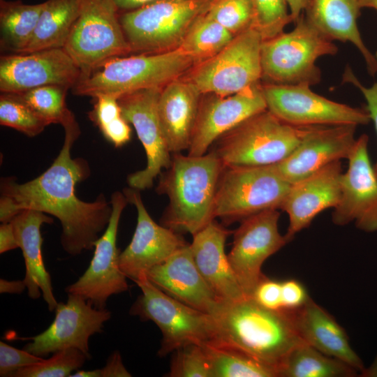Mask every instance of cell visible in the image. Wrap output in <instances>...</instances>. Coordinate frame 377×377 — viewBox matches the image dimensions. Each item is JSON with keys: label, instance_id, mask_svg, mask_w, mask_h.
Returning a JSON list of instances; mask_svg holds the SVG:
<instances>
[{"label": "cell", "instance_id": "obj_41", "mask_svg": "<svg viewBox=\"0 0 377 377\" xmlns=\"http://www.w3.org/2000/svg\"><path fill=\"white\" fill-rule=\"evenodd\" d=\"M44 357L34 355L0 341V376L11 377L18 369L40 362Z\"/></svg>", "mask_w": 377, "mask_h": 377}, {"label": "cell", "instance_id": "obj_18", "mask_svg": "<svg viewBox=\"0 0 377 377\" xmlns=\"http://www.w3.org/2000/svg\"><path fill=\"white\" fill-rule=\"evenodd\" d=\"M369 137L361 135L348 157L347 171L341 179V195L333 208L332 222L345 226L353 222L364 232L377 231V176L368 151Z\"/></svg>", "mask_w": 377, "mask_h": 377}, {"label": "cell", "instance_id": "obj_11", "mask_svg": "<svg viewBox=\"0 0 377 377\" xmlns=\"http://www.w3.org/2000/svg\"><path fill=\"white\" fill-rule=\"evenodd\" d=\"M263 41L253 27L243 31L218 54L196 65L188 80L202 94L227 96L244 90L262 77Z\"/></svg>", "mask_w": 377, "mask_h": 377}, {"label": "cell", "instance_id": "obj_15", "mask_svg": "<svg viewBox=\"0 0 377 377\" xmlns=\"http://www.w3.org/2000/svg\"><path fill=\"white\" fill-rule=\"evenodd\" d=\"M162 89L138 90L118 98L122 115L133 126L147 156L146 167L127 177L129 186L139 191L151 188L154 179L172 162L157 110Z\"/></svg>", "mask_w": 377, "mask_h": 377}, {"label": "cell", "instance_id": "obj_5", "mask_svg": "<svg viewBox=\"0 0 377 377\" xmlns=\"http://www.w3.org/2000/svg\"><path fill=\"white\" fill-rule=\"evenodd\" d=\"M311 126L287 124L266 109L221 136L213 151L228 166L272 165L286 158Z\"/></svg>", "mask_w": 377, "mask_h": 377}, {"label": "cell", "instance_id": "obj_40", "mask_svg": "<svg viewBox=\"0 0 377 377\" xmlns=\"http://www.w3.org/2000/svg\"><path fill=\"white\" fill-rule=\"evenodd\" d=\"M170 377H211L209 364L203 345L190 343L175 350Z\"/></svg>", "mask_w": 377, "mask_h": 377}, {"label": "cell", "instance_id": "obj_14", "mask_svg": "<svg viewBox=\"0 0 377 377\" xmlns=\"http://www.w3.org/2000/svg\"><path fill=\"white\" fill-rule=\"evenodd\" d=\"M112 211L110 222L94 244V253L84 274L65 289L68 294L79 295L98 309H105L112 295L128 290L126 276L119 266V251L117 246L119 223L128 202L124 193L116 191L110 200Z\"/></svg>", "mask_w": 377, "mask_h": 377}, {"label": "cell", "instance_id": "obj_25", "mask_svg": "<svg viewBox=\"0 0 377 377\" xmlns=\"http://www.w3.org/2000/svg\"><path fill=\"white\" fill-rule=\"evenodd\" d=\"M202 95L189 80L179 78L162 89L157 110L171 153L188 149Z\"/></svg>", "mask_w": 377, "mask_h": 377}, {"label": "cell", "instance_id": "obj_52", "mask_svg": "<svg viewBox=\"0 0 377 377\" xmlns=\"http://www.w3.org/2000/svg\"><path fill=\"white\" fill-rule=\"evenodd\" d=\"M362 8H371L377 10V0H358Z\"/></svg>", "mask_w": 377, "mask_h": 377}, {"label": "cell", "instance_id": "obj_24", "mask_svg": "<svg viewBox=\"0 0 377 377\" xmlns=\"http://www.w3.org/2000/svg\"><path fill=\"white\" fill-rule=\"evenodd\" d=\"M232 232L214 219L193 236L190 244L200 273L221 302L235 301L246 296L225 252L226 239Z\"/></svg>", "mask_w": 377, "mask_h": 377}, {"label": "cell", "instance_id": "obj_29", "mask_svg": "<svg viewBox=\"0 0 377 377\" xmlns=\"http://www.w3.org/2000/svg\"><path fill=\"white\" fill-rule=\"evenodd\" d=\"M83 0H47L34 34L22 53L63 48Z\"/></svg>", "mask_w": 377, "mask_h": 377}, {"label": "cell", "instance_id": "obj_9", "mask_svg": "<svg viewBox=\"0 0 377 377\" xmlns=\"http://www.w3.org/2000/svg\"><path fill=\"white\" fill-rule=\"evenodd\" d=\"M291 184L273 165H225L217 185L214 216L230 224L267 209H280Z\"/></svg>", "mask_w": 377, "mask_h": 377}, {"label": "cell", "instance_id": "obj_34", "mask_svg": "<svg viewBox=\"0 0 377 377\" xmlns=\"http://www.w3.org/2000/svg\"><path fill=\"white\" fill-rule=\"evenodd\" d=\"M93 99V108L88 112V117L103 137L117 148L128 143L131 137V128L122 115L118 98L100 94Z\"/></svg>", "mask_w": 377, "mask_h": 377}, {"label": "cell", "instance_id": "obj_43", "mask_svg": "<svg viewBox=\"0 0 377 377\" xmlns=\"http://www.w3.org/2000/svg\"><path fill=\"white\" fill-rule=\"evenodd\" d=\"M281 298L283 309L295 311L303 306L310 297L300 281L287 279L281 281Z\"/></svg>", "mask_w": 377, "mask_h": 377}, {"label": "cell", "instance_id": "obj_48", "mask_svg": "<svg viewBox=\"0 0 377 377\" xmlns=\"http://www.w3.org/2000/svg\"><path fill=\"white\" fill-rule=\"evenodd\" d=\"M26 288L27 286L24 280L8 281L4 279H0L1 293L20 294Z\"/></svg>", "mask_w": 377, "mask_h": 377}, {"label": "cell", "instance_id": "obj_33", "mask_svg": "<svg viewBox=\"0 0 377 377\" xmlns=\"http://www.w3.org/2000/svg\"><path fill=\"white\" fill-rule=\"evenodd\" d=\"M235 36L205 13L194 22L179 47L198 65L221 52Z\"/></svg>", "mask_w": 377, "mask_h": 377}, {"label": "cell", "instance_id": "obj_36", "mask_svg": "<svg viewBox=\"0 0 377 377\" xmlns=\"http://www.w3.org/2000/svg\"><path fill=\"white\" fill-rule=\"evenodd\" d=\"M0 124L29 137L41 133L49 123L15 94L1 93Z\"/></svg>", "mask_w": 377, "mask_h": 377}, {"label": "cell", "instance_id": "obj_16", "mask_svg": "<svg viewBox=\"0 0 377 377\" xmlns=\"http://www.w3.org/2000/svg\"><path fill=\"white\" fill-rule=\"evenodd\" d=\"M52 324L30 338L23 349L41 357L68 348L79 349L89 357V339L102 331L111 312L98 309L83 297L68 294L66 302H59Z\"/></svg>", "mask_w": 377, "mask_h": 377}, {"label": "cell", "instance_id": "obj_7", "mask_svg": "<svg viewBox=\"0 0 377 377\" xmlns=\"http://www.w3.org/2000/svg\"><path fill=\"white\" fill-rule=\"evenodd\" d=\"M214 0H157L119 13L131 53L153 54L179 47L194 22Z\"/></svg>", "mask_w": 377, "mask_h": 377}, {"label": "cell", "instance_id": "obj_4", "mask_svg": "<svg viewBox=\"0 0 377 377\" xmlns=\"http://www.w3.org/2000/svg\"><path fill=\"white\" fill-rule=\"evenodd\" d=\"M196 65L181 48L153 54H135L111 59L83 74L72 89L74 94L117 98L138 90L163 88Z\"/></svg>", "mask_w": 377, "mask_h": 377}, {"label": "cell", "instance_id": "obj_27", "mask_svg": "<svg viewBox=\"0 0 377 377\" xmlns=\"http://www.w3.org/2000/svg\"><path fill=\"white\" fill-rule=\"evenodd\" d=\"M297 332L304 342L361 372L363 362L352 348L344 329L311 297L294 311Z\"/></svg>", "mask_w": 377, "mask_h": 377}, {"label": "cell", "instance_id": "obj_10", "mask_svg": "<svg viewBox=\"0 0 377 377\" xmlns=\"http://www.w3.org/2000/svg\"><path fill=\"white\" fill-rule=\"evenodd\" d=\"M82 75L107 61L131 53L112 0H83L80 13L63 47Z\"/></svg>", "mask_w": 377, "mask_h": 377}, {"label": "cell", "instance_id": "obj_31", "mask_svg": "<svg viewBox=\"0 0 377 377\" xmlns=\"http://www.w3.org/2000/svg\"><path fill=\"white\" fill-rule=\"evenodd\" d=\"M357 371L337 358L328 356L302 342L289 353L279 377H353Z\"/></svg>", "mask_w": 377, "mask_h": 377}, {"label": "cell", "instance_id": "obj_17", "mask_svg": "<svg viewBox=\"0 0 377 377\" xmlns=\"http://www.w3.org/2000/svg\"><path fill=\"white\" fill-rule=\"evenodd\" d=\"M81 77V69L64 48L9 53L0 57L1 93L19 94L46 85L73 89Z\"/></svg>", "mask_w": 377, "mask_h": 377}, {"label": "cell", "instance_id": "obj_32", "mask_svg": "<svg viewBox=\"0 0 377 377\" xmlns=\"http://www.w3.org/2000/svg\"><path fill=\"white\" fill-rule=\"evenodd\" d=\"M211 377H279L274 368L237 349L204 344Z\"/></svg>", "mask_w": 377, "mask_h": 377}, {"label": "cell", "instance_id": "obj_3", "mask_svg": "<svg viewBox=\"0 0 377 377\" xmlns=\"http://www.w3.org/2000/svg\"><path fill=\"white\" fill-rule=\"evenodd\" d=\"M224 167L213 150L202 156L174 153L156 187L169 198L161 225L193 236L215 219L216 193Z\"/></svg>", "mask_w": 377, "mask_h": 377}, {"label": "cell", "instance_id": "obj_19", "mask_svg": "<svg viewBox=\"0 0 377 377\" xmlns=\"http://www.w3.org/2000/svg\"><path fill=\"white\" fill-rule=\"evenodd\" d=\"M123 193L128 202L135 207L138 216L132 239L119 254V266L127 278L135 281L188 243L179 232L158 225L151 219L139 190L129 187Z\"/></svg>", "mask_w": 377, "mask_h": 377}, {"label": "cell", "instance_id": "obj_42", "mask_svg": "<svg viewBox=\"0 0 377 377\" xmlns=\"http://www.w3.org/2000/svg\"><path fill=\"white\" fill-rule=\"evenodd\" d=\"M261 306L272 309H283L281 298V281L269 279L266 276L260 279L251 296Z\"/></svg>", "mask_w": 377, "mask_h": 377}, {"label": "cell", "instance_id": "obj_21", "mask_svg": "<svg viewBox=\"0 0 377 377\" xmlns=\"http://www.w3.org/2000/svg\"><path fill=\"white\" fill-rule=\"evenodd\" d=\"M353 124L312 126L296 149L284 160L272 164L291 184L337 161L348 159L357 139Z\"/></svg>", "mask_w": 377, "mask_h": 377}, {"label": "cell", "instance_id": "obj_13", "mask_svg": "<svg viewBox=\"0 0 377 377\" xmlns=\"http://www.w3.org/2000/svg\"><path fill=\"white\" fill-rule=\"evenodd\" d=\"M279 216L278 209L262 211L242 220L232 232V246L227 256L246 296H251L263 277L264 262L288 243L279 230Z\"/></svg>", "mask_w": 377, "mask_h": 377}, {"label": "cell", "instance_id": "obj_47", "mask_svg": "<svg viewBox=\"0 0 377 377\" xmlns=\"http://www.w3.org/2000/svg\"><path fill=\"white\" fill-rule=\"evenodd\" d=\"M21 212L11 198L1 195L0 221L1 223L10 222Z\"/></svg>", "mask_w": 377, "mask_h": 377}, {"label": "cell", "instance_id": "obj_8", "mask_svg": "<svg viewBox=\"0 0 377 377\" xmlns=\"http://www.w3.org/2000/svg\"><path fill=\"white\" fill-rule=\"evenodd\" d=\"M141 294L130 309V314L142 320H151L163 337L158 351L164 357L190 343H211L215 336L212 316L191 307L167 295L146 276L135 281Z\"/></svg>", "mask_w": 377, "mask_h": 377}, {"label": "cell", "instance_id": "obj_20", "mask_svg": "<svg viewBox=\"0 0 377 377\" xmlns=\"http://www.w3.org/2000/svg\"><path fill=\"white\" fill-rule=\"evenodd\" d=\"M208 95L200 101L188 149L190 156L205 154L210 146L223 134L267 109L259 82L230 96Z\"/></svg>", "mask_w": 377, "mask_h": 377}, {"label": "cell", "instance_id": "obj_51", "mask_svg": "<svg viewBox=\"0 0 377 377\" xmlns=\"http://www.w3.org/2000/svg\"><path fill=\"white\" fill-rule=\"evenodd\" d=\"M360 376L363 377H377V355L372 364L368 368H364L360 372Z\"/></svg>", "mask_w": 377, "mask_h": 377}, {"label": "cell", "instance_id": "obj_38", "mask_svg": "<svg viewBox=\"0 0 377 377\" xmlns=\"http://www.w3.org/2000/svg\"><path fill=\"white\" fill-rule=\"evenodd\" d=\"M205 14L235 36L252 27L253 0H214Z\"/></svg>", "mask_w": 377, "mask_h": 377}, {"label": "cell", "instance_id": "obj_30", "mask_svg": "<svg viewBox=\"0 0 377 377\" xmlns=\"http://www.w3.org/2000/svg\"><path fill=\"white\" fill-rule=\"evenodd\" d=\"M45 1L24 3L20 0H0V47L10 53H22L37 27Z\"/></svg>", "mask_w": 377, "mask_h": 377}, {"label": "cell", "instance_id": "obj_35", "mask_svg": "<svg viewBox=\"0 0 377 377\" xmlns=\"http://www.w3.org/2000/svg\"><path fill=\"white\" fill-rule=\"evenodd\" d=\"M68 89L60 85H46L15 94L49 124H60L64 127L76 120L66 103Z\"/></svg>", "mask_w": 377, "mask_h": 377}, {"label": "cell", "instance_id": "obj_1", "mask_svg": "<svg viewBox=\"0 0 377 377\" xmlns=\"http://www.w3.org/2000/svg\"><path fill=\"white\" fill-rule=\"evenodd\" d=\"M64 128V145L44 172L21 184L14 177L2 178L0 188L1 195L11 198L21 211L34 209L57 218L64 250L77 256L94 247L110 222L112 207L103 193L92 202L76 195V184L89 177L90 169L84 159L71 157V148L81 133L77 121Z\"/></svg>", "mask_w": 377, "mask_h": 377}, {"label": "cell", "instance_id": "obj_44", "mask_svg": "<svg viewBox=\"0 0 377 377\" xmlns=\"http://www.w3.org/2000/svg\"><path fill=\"white\" fill-rule=\"evenodd\" d=\"M131 374L124 367L120 353L113 352L108 358L105 365L101 369L80 370L70 377H130Z\"/></svg>", "mask_w": 377, "mask_h": 377}, {"label": "cell", "instance_id": "obj_45", "mask_svg": "<svg viewBox=\"0 0 377 377\" xmlns=\"http://www.w3.org/2000/svg\"><path fill=\"white\" fill-rule=\"evenodd\" d=\"M343 81L351 83L358 88L367 101V109L371 120L373 121L377 133V81L370 87L364 86L355 76L353 71L347 68L343 74ZM377 176V161L373 165Z\"/></svg>", "mask_w": 377, "mask_h": 377}, {"label": "cell", "instance_id": "obj_28", "mask_svg": "<svg viewBox=\"0 0 377 377\" xmlns=\"http://www.w3.org/2000/svg\"><path fill=\"white\" fill-rule=\"evenodd\" d=\"M358 0H311L306 18L329 39L353 43L360 52L370 75L377 73V58L364 45L357 27Z\"/></svg>", "mask_w": 377, "mask_h": 377}, {"label": "cell", "instance_id": "obj_37", "mask_svg": "<svg viewBox=\"0 0 377 377\" xmlns=\"http://www.w3.org/2000/svg\"><path fill=\"white\" fill-rule=\"evenodd\" d=\"M90 357L79 349L68 348L59 350L48 359L22 367L11 377H66L82 367Z\"/></svg>", "mask_w": 377, "mask_h": 377}, {"label": "cell", "instance_id": "obj_39", "mask_svg": "<svg viewBox=\"0 0 377 377\" xmlns=\"http://www.w3.org/2000/svg\"><path fill=\"white\" fill-rule=\"evenodd\" d=\"M253 2L252 27L260 34L263 40L279 35L288 24L294 22L288 13L287 0H253Z\"/></svg>", "mask_w": 377, "mask_h": 377}, {"label": "cell", "instance_id": "obj_46", "mask_svg": "<svg viewBox=\"0 0 377 377\" xmlns=\"http://www.w3.org/2000/svg\"><path fill=\"white\" fill-rule=\"evenodd\" d=\"M17 248H19V244L11 222L2 223L0 226V253Z\"/></svg>", "mask_w": 377, "mask_h": 377}, {"label": "cell", "instance_id": "obj_23", "mask_svg": "<svg viewBox=\"0 0 377 377\" xmlns=\"http://www.w3.org/2000/svg\"><path fill=\"white\" fill-rule=\"evenodd\" d=\"M145 275L167 295L211 316L216 314L222 302L200 273L190 244L149 269Z\"/></svg>", "mask_w": 377, "mask_h": 377}, {"label": "cell", "instance_id": "obj_26", "mask_svg": "<svg viewBox=\"0 0 377 377\" xmlns=\"http://www.w3.org/2000/svg\"><path fill=\"white\" fill-rule=\"evenodd\" d=\"M10 222L24 260L23 280L28 295L37 299L42 294L48 309L53 311L59 302L53 293L51 276L44 264L40 233L41 226L52 223L53 219L39 211L23 209Z\"/></svg>", "mask_w": 377, "mask_h": 377}, {"label": "cell", "instance_id": "obj_2", "mask_svg": "<svg viewBox=\"0 0 377 377\" xmlns=\"http://www.w3.org/2000/svg\"><path fill=\"white\" fill-rule=\"evenodd\" d=\"M215 336L209 344L232 348L270 366L279 373L292 350L304 342L294 311L265 308L251 297L222 302L212 316Z\"/></svg>", "mask_w": 377, "mask_h": 377}, {"label": "cell", "instance_id": "obj_12", "mask_svg": "<svg viewBox=\"0 0 377 377\" xmlns=\"http://www.w3.org/2000/svg\"><path fill=\"white\" fill-rule=\"evenodd\" d=\"M267 110L294 126L365 125L367 110L339 103L320 96L306 85H262Z\"/></svg>", "mask_w": 377, "mask_h": 377}, {"label": "cell", "instance_id": "obj_22", "mask_svg": "<svg viewBox=\"0 0 377 377\" xmlns=\"http://www.w3.org/2000/svg\"><path fill=\"white\" fill-rule=\"evenodd\" d=\"M342 174L341 162L337 161L291 184L280 209L288 216V242L319 213L338 204Z\"/></svg>", "mask_w": 377, "mask_h": 377}, {"label": "cell", "instance_id": "obj_49", "mask_svg": "<svg viewBox=\"0 0 377 377\" xmlns=\"http://www.w3.org/2000/svg\"><path fill=\"white\" fill-rule=\"evenodd\" d=\"M119 13L137 9L157 0H112Z\"/></svg>", "mask_w": 377, "mask_h": 377}, {"label": "cell", "instance_id": "obj_50", "mask_svg": "<svg viewBox=\"0 0 377 377\" xmlns=\"http://www.w3.org/2000/svg\"><path fill=\"white\" fill-rule=\"evenodd\" d=\"M290 9V14L294 22L302 15V13L309 6L311 0H287Z\"/></svg>", "mask_w": 377, "mask_h": 377}, {"label": "cell", "instance_id": "obj_6", "mask_svg": "<svg viewBox=\"0 0 377 377\" xmlns=\"http://www.w3.org/2000/svg\"><path fill=\"white\" fill-rule=\"evenodd\" d=\"M288 33L263 40L260 59L262 77L268 83L311 86L320 80L316 61L324 55H334L337 47L301 15ZM261 77V78H262Z\"/></svg>", "mask_w": 377, "mask_h": 377}]
</instances>
